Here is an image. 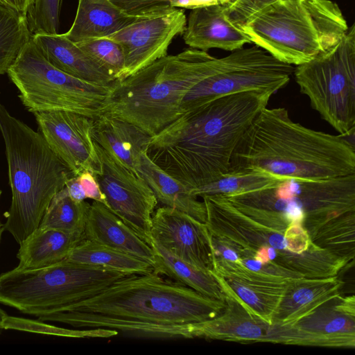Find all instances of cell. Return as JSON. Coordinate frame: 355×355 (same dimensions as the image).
I'll return each mask as SVG.
<instances>
[{"instance_id": "obj_12", "label": "cell", "mask_w": 355, "mask_h": 355, "mask_svg": "<svg viewBox=\"0 0 355 355\" xmlns=\"http://www.w3.org/2000/svg\"><path fill=\"white\" fill-rule=\"evenodd\" d=\"M201 198L206 208L205 224L210 234L232 247L239 259L252 258L261 247H270L285 255L295 271L302 276H307L312 271L315 261L312 250L301 254L292 252L284 232L245 216L223 196Z\"/></svg>"}, {"instance_id": "obj_20", "label": "cell", "mask_w": 355, "mask_h": 355, "mask_svg": "<svg viewBox=\"0 0 355 355\" xmlns=\"http://www.w3.org/2000/svg\"><path fill=\"white\" fill-rule=\"evenodd\" d=\"M293 325L302 331L316 337L323 347L354 348V296L341 297L338 295Z\"/></svg>"}, {"instance_id": "obj_37", "label": "cell", "mask_w": 355, "mask_h": 355, "mask_svg": "<svg viewBox=\"0 0 355 355\" xmlns=\"http://www.w3.org/2000/svg\"><path fill=\"white\" fill-rule=\"evenodd\" d=\"M277 0H233L225 4L230 19L240 25L267 5Z\"/></svg>"}, {"instance_id": "obj_13", "label": "cell", "mask_w": 355, "mask_h": 355, "mask_svg": "<svg viewBox=\"0 0 355 355\" xmlns=\"http://www.w3.org/2000/svg\"><path fill=\"white\" fill-rule=\"evenodd\" d=\"M101 173L94 175L107 207L150 245L151 220L157 200L146 182L95 143Z\"/></svg>"}, {"instance_id": "obj_21", "label": "cell", "mask_w": 355, "mask_h": 355, "mask_svg": "<svg viewBox=\"0 0 355 355\" xmlns=\"http://www.w3.org/2000/svg\"><path fill=\"white\" fill-rule=\"evenodd\" d=\"M343 282L337 276L288 279L272 323L293 325L339 295Z\"/></svg>"}, {"instance_id": "obj_26", "label": "cell", "mask_w": 355, "mask_h": 355, "mask_svg": "<svg viewBox=\"0 0 355 355\" xmlns=\"http://www.w3.org/2000/svg\"><path fill=\"white\" fill-rule=\"evenodd\" d=\"M139 19L126 15L110 0H78L73 22L63 34L74 43L107 37Z\"/></svg>"}, {"instance_id": "obj_39", "label": "cell", "mask_w": 355, "mask_h": 355, "mask_svg": "<svg viewBox=\"0 0 355 355\" xmlns=\"http://www.w3.org/2000/svg\"><path fill=\"white\" fill-rule=\"evenodd\" d=\"M233 0H171L174 8L194 9L215 4H228Z\"/></svg>"}, {"instance_id": "obj_3", "label": "cell", "mask_w": 355, "mask_h": 355, "mask_svg": "<svg viewBox=\"0 0 355 355\" xmlns=\"http://www.w3.org/2000/svg\"><path fill=\"white\" fill-rule=\"evenodd\" d=\"M349 137L310 129L293 121L286 109L266 107L241 138L228 172H263L280 180L355 174V147Z\"/></svg>"}, {"instance_id": "obj_14", "label": "cell", "mask_w": 355, "mask_h": 355, "mask_svg": "<svg viewBox=\"0 0 355 355\" xmlns=\"http://www.w3.org/2000/svg\"><path fill=\"white\" fill-rule=\"evenodd\" d=\"M41 134L53 153L74 176L84 171L101 173L93 139L94 119L65 111L33 113Z\"/></svg>"}, {"instance_id": "obj_1", "label": "cell", "mask_w": 355, "mask_h": 355, "mask_svg": "<svg viewBox=\"0 0 355 355\" xmlns=\"http://www.w3.org/2000/svg\"><path fill=\"white\" fill-rule=\"evenodd\" d=\"M225 306V301L202 295L153 271L127 275L89 297L37 318L137 336L192 338L191 324L216 317Z\"/></svg>"}, {"instance_id": "obj_23", "label": "cell", "mask_w": 355, "mask_h": 355, "mask_svg": "<svg viewBox=\"0 0 355 355\" xmlns=\"http://www.w3.org/2000/svg\"><path fill=\"white\" fill-rule=\"evenodd\" d=\"M32 38L44 57L55 67L75 78L112 87L116 80L63 33L37 34Z\"/></svg>"}, {"instance_id": "obj_36", "label": "cell", "mask_w": 355, "mask_h": 355, "mask_svg": "<svg viewBox=\"0 0 355 355\" xmlns=\"http://www.w3.org/2000/svg\"><path fill=\"white\" fill-rule=\"evenodd\" d=\"M129 16L148 18L166 15L175 8L171 0H110Z\"/></svg>"}, {"instance_id": "obj_25", "label": "cell", "mask_w": 355, "mask_h": 355, "mask_svg": "<svg viewBox=\"0 0 355 355\" xmlns=\"http://www.w3.org/2000/svg\"><path fill=\"white\" fill-rule=\"evenodd\" d=\"M83 239V234L38 227L19 245L15 269L32 270L58 263Z\"/></svg>"}, {"instance_id": "obj_41", "label": "cell", "mask_w": 355, "mask_h": 355, "mask_svg": "<svg viewBox=\"0 0 355 355\" xmlns=\"http://www.w3.org/2000/svg\"><path fill=\"white\" fill-rule=\"evenodd\" d=\"M6 6L16 11L21 16L26 17V12L31 0H3Z\"/></svg>"}, {"instance_id": "obj_7", "label": "cell", "mask_w": 355, "mask_h": 355, "mask_svg": "<svg viewBox=\"0 0 355 355\" xmlns=\"http://www.w3.org/2000/svg\"><path fill=\"white\" fill-rule=\"evenodd\" d=\"M224 197L245 216L273 230L284 232L290 224L300 223L312 240L327 223L355 212V174L282 179L261 189Z\"/></svg>"}, {"instance_id": "obj_17", "label": "cell", "mask_w": 355, "mask_h": 355, "mask_svg": "<svg viewBox=\"0 0 355 355\" xmlns=\"http://www.w3.org/2000/svg\"><path fill=\"white\" fill-rule=\"evenodd\" d=\"M211 272L225 294L234 298L252 315L272 324L288 279L255 272L232 263L215 266Z\"/></svg>"}, {"instance_id": "obj_24", "label": "cell", "mask_w": 355, "mask_h": 355, "mask_svg": "<svg viewBox=\"0 0 355 355\" xmlns=\"http://www.w3.org/2000/svg\"><path fill=\"white\" fill-rule=\"evenodd\" d=\"M95 143L114 155L134 173H138L141 155L150 136L139 127L103 113L94 121Z\"/></svg>"}, {"instance_id": "obj_31", "label": "cell", "mask_w": 355, "mask_h": 355, "mask_svg": "<svg viewBox=\"0 0 355 355\" xmlns=\"http://www.w3.org/2000/svg\"><path fill=\"white\" fill-rule=\"evenodd\" d=\"M26 19L0 4V74L7 71L31 37Z\"/></svg>"}, {"instance_id": "obj_18", "label": "cell", "mask_w": 355, "mask_h": 355, "mask_svg": "<svg viewBox=\"0 0 355 355\" xmlns=\"http://www.w3.org/2000/svg\"><path fill=\"white\" fill-rule=\"evenodd\" d=\"M225 306L214 318L191 324L193 338L245 343H279L280 329L250 314L234 298L225 294Z\"/></svg>"}, {"instance_id": "obj_30", "label": "cell", "mask_w": 355, "mask_h": 355, "mask_svg": "<svg viewBox=\"0 0 355 355\" xmlns=\"http://www.w3.org/2000/svg\"><path fill=\"white\" fill-rule=\"evenodd\" d=\"M90 205L73 200L64 187L51 199L38 227L84 235Z\"/></svg>"}, {"instance_id": "obj_11", "label": "cell", "mask_w": 355, "mask_h": 355, "mask_svg": "<svg viewBox=\"0 0 355 355\" xmlns=\"http://www.w3.org/2000/svg\"><path fill=\"white\" fill-rule=\"evenodd\" d=\"M293 71L292 65L279 61L257 45L214 58L209 75L184 96L181 112L238 92L265 91L274 94L288 84Z\"/></svg>"}, {"instance_id": "obj_2", "label": "cell", "mask_w": 355, "mask_h": 355, "mask_svg": "<svg viewBox=\"0 0 355 355\" xmlns=\"http://www.w3.org/2000/svg\"><path fill=\"white\" fill-rule=\"evenodd\" d=\"M272 95L238 92L187 112L150 137L145 153L189 189L215 182L228 173L241 138Z\"/></svg>"}, {"instance_id": "obj_15", "label": "cell", "mask_w": 355, "mask_h": 355, "mask_svg": "<svg viewBox=\"0 0 355 355\" xmlns=\"http://www.w3.org/2000/svg\"><path fill=\"white\" fill-rule=\"evenodd\" d=\"M187 24L184 12L175 8L157 17L140 18L107 37L119 43L124 54L123 68L116 81H121L167 55L173 40L183 34Z\"/></svg>"}, {"instance_id": "obj_33", "label": "cell", "mask_w": 355, "mask_h": 355, "mask_svg": "<svg viewBox=\"0 0 355 355\" xmlns=\"http://www.w3.org/2000/svg\"><path fill=\"white\" fill-rule=\"evenodd\" d=\"M355 212L339 216L322 227L313 242L349 261L354 257Z\"/></svg>"}, {"instance_id": "obj_27", "label": "cell", "mask_w": 355, "mask_h": 355, "mask_svg": "<svg viewBox=\"0 0 355 355\" xmlns=\"http://www.w3.org/2000/svg\"><path fill=\"white\" fill-rule=\"evenodd\" d=\"M138 173L151 189L157 202L205 223L207 213L203 201H200L191 193L190 189L153 163L145 150L141 155Z\"/></svg>"}, {"instance_id": "obj_5", "label": "cell", "mask_w": 355, "mask_h": 355, "mask_svg": "<svg viewBox=\"0 0 355 355\" xmlns=\"http://www.w3.org/2000/svg\"><path fill=\"white\" fill-rule=\"evenodd\" d=\"M214 58L207 51L190 49L157 60L115 82L104 113L155 135L182 114L184 96L209 75Z\"/></svg>"}, {"instance_id": "obj_28", "label": "cell", "mask_w": 355, "mask_h": 355, "mask_svg": "<svg viewBox=\"0 0 355 355\" xmlns=\"http://www.w3.org/2000/svg\"><path fill=\"white\" fill-rule=\"evenodd\" d=\"M150 246L155 256L154 271L168 276L202 295L225 301V293L211 272L202 271L175 257L153 241Z\"/></svg>"}, {"instance_id": "obj_43", "label": "cell", "mask_w": 355, "mask_h": 355, "mask_svg": "<svg viewBox=\"0 0 355 355\" xmlns=\"http://www.w3.org/2000/svg\"><path fill=\"white\" fill-rule=\"evenodd\" d=\"M1 190H0V197H1ZM2 226H3V225H1V220H0V241H1V233L3 232Z\"/></svg>"}, {"instance_id": "obj_6", "label": "cell", "mask_w": 355, "mask_h": 355, "mask_svg": "<svg viewBox=\"0 0 355 355\" xmlns=\"http://www.w3.org/2000/svg\"><path fill=\"white\" fill-rule=\"evenodd\" d=\"M237 26L252 43L296 66L334 46L349 28L331 0H277Z\"/></svg>"}, {"instance_id": "obj_8", "label": "cell", "mask_w": 355, "mask_h": 355, "mask_svg": "<svg viewBox=\"0 0 355 355\" xmlns=\"http://www.w3.org/2000/svg\"><path fill=\"white\" fill-rule=\"evenodd\" d=\"M128 275L65 259L53 266L0 275V303L36 317L89 297Z\"/></svg>"}, {"instance_id": "obj_34", "label": "cell", "mask_w": 355, "mask_h": 355, "mask_svg": "<svg viewBox=\"0 0 355 355\" xmlns=\"http://www.w3.org/2000/svg\"><path fill=\"white\" fill-rule=\"evenodd\" d=\"M76 44L116 80L124 65V54L119 43L108 37H100Z\"/></svg>"}, {"instance_id": "obj_4", "label": "cell", "mask_w": 355, "mask_h": 355, "mask_svg": "<svg viewBox=\"0 0 355 355\" xmlns=\"http://www.w3.org/2000/svg\"><path fill=\"white\" fill-rule=\"evenodd\" d=\"M0 132L12 192L2 229L20 245L38 227L53 197L74 175L41 134L11 115L1 101Z\"/></svg>"}, {"instance_id": "obj_9", "label": "cell", "mask_w": 355, "mask_h": 355, "mask_svg": "<svg viewBox=\"0 0 355 355\" xmlns=\"http://www.w3.org/2000/svg\"><path fill=\"white\" fill-rule=\"evenodd\" d=\"M30 112L65 111L96 119L104 113L112 87L88 83L52 65L32 36L7 71Z\"/></svg>"}, {"instance_id": "obj_40", "label": "cell", "mask_w": 355, "mask_h": 355, "mask_svg": "<svg viewBox=\"0 0 355 355\" xmlns=\"http://www.w3.org/2000/svg\"><path fill=\"white\" fill-rule=\"evenodd\" d=\"M65 187L73 200L81 202L87 199L78 176L69 178L66 182Z\"/></svg>"}, {"instance_id": "obj_22", "label": "cell", "mask_w": 355, "mask_h": 355, "mask_svg": "<svg viewBox=\"0 0 355 355\" xmlns=\"http://www.w3.org/2000/svg\"><path fill=\"white\" fill-rule=\"evenodd\" d=\"M84 236L85 239L140 258L154 268L152 247L100 202L93 201L90 205Z\"/></svg>"}, {"instance_id": "obj_44", "label": "cell", "mask_w": 355, "mask_h": 355, "mask_svg": "<svg viewBox=\"0 0 355 355\" xmlns=\"http://www.w3.org/2000/svg\"><path fill=\"white\" fill-rule=\"evenodd\" d=\"M0 4L1 5H3V6H7L5 1L3 0H0ZM8 7V6H7Z\"/></svg>"}, {"instance_id": "obj_19", "label": "cell", "mask_w": 355, "mask_h": 355, "mask_svg": "<svg viewBox=\"0 0 355 355\" xmlns=\"http://www.w3.org/2000/svg\"><path fill=\"white\" fill-rule=\"evenodd\" d=\"M182 35L189 47L204 51L216 48L232 52L252 43L250 37L230 19L225 4L192 9Z\"/></svg>"}, {"instance_id": "obj_10", "label": "cell", "mask_w": 355, "mask_h": 355, "mask_svg": "<svg viewBox=\"0 0 355 355\" xmlns=\"http://www.w3.org/2000/svg\"><path fill=\"white\" fill-rule=\"evenodd\" d=\"M300 92L339 135L355 133V25L341 40L293 71Z\"/></svg>"}, {"instance_id": "obj_32", "label": "cell", "mask_w": 355, "mask_h": 355, "mask_svg": "<svg viewBox=\"0 0 355 355\" xmlns=\"http://www.w3.org/2000/svg\"><path fill=\"white\" fill-rule=\"evenodd\" d=\"M279 180L263 172H228L218 180L190 189V192L197 197L214 195L227 196L261 189Z\"/></svg>"}, {"instance_id": "obj_42", "label": "cell", "mask_w": 355, "mask_h": 355, "mask_svg": "<svg viewBox=\"0 0 355 355\" xmlns=\"http://www.w3.org/2000/svg\"><path fill=\"white\" fill-rule=\"evenodd\" d=\"M6 316V313L0 308V329H1V324Z\"/></svg>"}, {"instance_id": "obj_16", "label": "cell", "mask_w": 355, "mask_h": 355, "mask_svg": "<svg viewBox=\"0 0 355 355\" xmlns=\"http://www.w3.org/2000/svg\"><path fill=\"white\" fill-rule=\"evenodd\" d=\"M152 241L175 257L211 272L214 254L211 235L205 223L178 209L163 206L151 220Z\"/></svg>"}, {"instance_id": "obj_29", "label": "cell", "mask_w": 355, "mask_h": 355, "mask_svg": "<svg viewBox=\"0 0 355 355\" xmlns=\"http://www.w3.org/2000/svg\"><path fill=\"white\" fill-rule=\"evenodd\" d=\"M67 260L114 270L128 275L154 271L148 262L130 254L83 239L69 253Z\"/></svg>"}, {"instance_id": "obj_38", "label": "cell", "mask_w": 355, "mask_h": 355, "mask_svg": "<svg viewBox=\"0 0 355 355\" xmlns=\"http://www.w3.org/2000/svg\"><path fill=\"white\" fill-rule=\"evenodd\" d=\"M78 177L85 192L86 198L100 202L107 207L105 197L101 191L100 186L94 174L89 171H84L78 175Z\"/></svg>"}, {"instance_id": "obj_35", "label": "cell", "mask_w": 355, "mask_h": 355, "mask_svg": "<svg viewBox=\"0 0 355 355\" xmlns=\"http://www.w3.org/2000/svg\"><path fill=\"white\" fill-rule=\"evenodd\" d=\"M62 0H31L26 15L31 35L58 34Z\"/></svg>"}]
</instances>
